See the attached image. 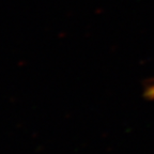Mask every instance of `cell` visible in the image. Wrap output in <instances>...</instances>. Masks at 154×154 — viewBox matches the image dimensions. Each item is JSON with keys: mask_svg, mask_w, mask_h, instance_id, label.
<instances>
[{"mask_svg": "<svg viewBox=\"0 0 154 154\" xmlns=\"http://www.w3.org/2000/svg\"><path fill=\"white\" fill-rule=\"evenodd\" d=\"M146 95H147V97H149V99L154 100V82L152 85H150L147 88V90H146Z\"/></svg>", "mask_w": 154, "mask_h": 154, "instance_id": "6da1fadb", "label": "cell"}]
</instances>
